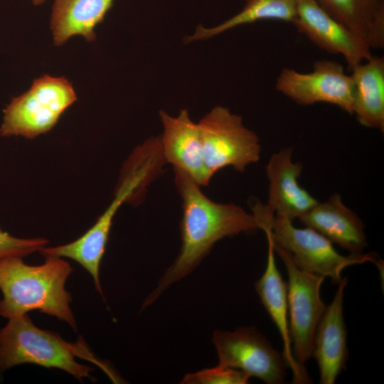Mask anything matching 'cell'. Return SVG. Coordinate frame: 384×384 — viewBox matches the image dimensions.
<instances>
[{"label":"cell","mask_w":384,"mask_h":384,"mask_svg":"<svg viewBox=\"0 0 384 384\" xmlns=\"http://www.w3.org/2000/svg\"><path fill=\"white\" fill-rule=\"evenodd\" d=\"M292 23L323 50L342 55L350 70L372 57V49L365 40L314 0H298L297 16Z\"/></svg>","instance_id":"8fae6325"},{"label":"cell","mask_w":384,"mask_h":384,"mask_svg":"<svg viewBox=\"0 0 384 384\" xmlns=\"http://www.w3.org/2000/svg\"><path fill=\"white\" fill-rule=\"evenodd\" d=\"M330 16L360 36L371 49L384 47L383 0H314Z\"/></svg>","instance_id":"ac0fdd59"},{"label":"cell","mask_w":384,"mask_h":384,"mask_svg":"<svg viewBox=\"0 0 384 384\" xmlns=\"http://www.w3.org/2000/svg\"><path fill=\"white\" fill-rule=\"evenodd\" d=\"M92 358L84 342L71 343L59 334L36 326L28 314L9 319L0 330V373L18 365L29 363L58 368L82 381L93 369L75 361Z\"/></svg>","instance_id":"3957f363"},{"label":"cell","mask_w":384,"mask_h":384,"mask_svg":"<svg viewBox=\"0 0 384 384\" xmlns=\"http://www.w3.org/2000/svg\"><path fill=\"white\" fill-rule=\"evenodd\" d=\"M41 265H28L23 257L0 260V315L10 319L38 310L65 321L74 331L77 324L70 304L72 297L65 289L71 265L62 257H45Z\"/></svg>","instance_id":"7a4b0ae2"},{"label":"cell","mask_w":384,"mask_h":384,"mask_svg":"<svg viewBox=\"0 0 384 384\" xmlns=\"http://www.w3.org/2000/svg\"><path fill=\"white\" fill-rule=\"evenodd\" d=\"M347 282L344 277L338 284L334 299L326 305L314 334L311 356L317 363L321 384L335 383L346 368L348 350L343 303Z\"/></svg>","instance_id":"4fadbf2b"},{"label":"cell","mask_w":384,"mask_h":384,"mask_svg":"<svg viewBox=\"0 0 384 384\" xmlns=\"http://www.w3.org/2000/svg\"><path fill=\"white\" fill-rule=\"evenodd\" d=\"M204 163L214 175L232 166L244 171L259 161L261 145L257 135L245 126L241 116L223 106H215L198 123Z\"/></svg>","instance_id":"8992f818"},{"label":"cell","mask_w":384,"mask_h":384,"mask_svg":"<svg viewBox=\"0 0 384 384\" xmlns=\"http://www.w3.org/2000/svg\"><path fill=\"white\" fill-rule=\"evenodd\" d=\"M114 0H54L50 17L53 43L60 46L76 35L87 42L96 38L95 29Z\"/></svg>","instance_id":"2e32d148"},{"label":"cell","mask_w":384,"mask_h":384,"mask_svg":"<svg viewBox=\"0 0 384 384\" xmlns=\"http://www.w3.org/2000/svg\"><path fill=\"white\" fill-rule=\"evenodd\" d=\"M76 100L66 78L48 75L36 78L26 92L14 97L4 108L0 136L33 139L45 134Z\"/></svg>","instance_id":"277c9868"},{"label":"cell","mask_w":384,"mask_h":384,"mask_svg":"<svg viewBox=\"0 0 384 384\" xmlns=\"http://www.w3.org/2000/svg\"><path fill=\"white\" fill-rule=\"evenodd\" d=\"M44 238H19L3 231L0 228V260L11 257H26L48 245Z\"/></svg>","instance_id":"44dd1931"},{"label":"cell","mask_w":384,"mask_h":384,"mask_svg":"<svg viewBox=\"0 0 384 384\" xmlns=\"http://www.w3.org/2000/svg\"><path fill=\"white\" fill-rule=\"evenodd\" d=\"M267 265L262 276L255 284V291L280 334L282 355L292 370L293 383H309L311 380L306 368L296 361L293 355L288 321L287 286L276 265L274 244L270 237L267 236Z\"/></svg>","instance_id":"9a60e30c"},{"label":"cell","mask_w":384,"mask_h":384,"mask_svg":"<svg viewBox=\"0 0 384 384\" xmlns=\"http://www.w3.org/2000/svg\"><path fill=\"white\" fill-rule=\"evenodd\" d=\"M353 114L358 122L384 131V58L373 56L351 70Z\"/></svg>","instance_id":"e0dca14e"},{"label":"cell","mask_w":384,"mask_h":384,"mask_svg":"<svg viewBox=\"0 0 384 384\" xmlns=\"http://www.w3.org/2000/svg\"><path fill=\"white\" fill-rule=\"evenodd\" d=\"M163 127L160 138L161 152L166 162L186 173L200 186L209 184L213 176L206 167L198 123L190 117L187 110L173 117L161 110Z\"/></svg>","instance_id":"7c38bea8"},{"label":"cell","mask_w":384,"mask_h":384,"mask_svg":"<svg viewBox=\"0 0 384 384\" xmlns=\"http://www.w3.org/2000/svg\"><path fill=\"white\" fill-rule=\"evenodd\" d=\"M46 0H31L33 5L38 6L44 3Z\"/></svg>","instance_id":"7402d4cb"},{"label":"cell","mask_w":384,"mask_h":384,"mask_svg":"<svg viewBox=\"0 0 384 384\" xmlns=\"http://www.w3.org/2000/svg\"><path fill=\"white\" fill-rule=\"evenodd\" d=\"M212 341L218 364L242 370L267 384L284 383L288 366L282 353L255 326H240L233 331L216 330Z\"/></svg>","instance_id":"ba28073f"},{"label":"cell","mask_w":384,"mask_h":384,"mask_svg":"<svg viewBox=\"0 0 384 384\" xmlns=\"http://www.w3.org/2000/svg\"><path fill=\"white\" fill-rule=\"evenodd\" d=\"M174 172L175 184L183 201L181 247L174 262L144 300L142 309L153 304L173 283L191 273L216 242L258 229L252 214L235 203L213 201L186 173L178 169Z\"/></svg>","instance_id":"6da1fadb"},{"label":"cell","mask_w":384,"mask_h":384,"mask_svg":"<svg viewBox=\"0 0 384 384\" xmlns=\"http://www.w3.org/2000/svg\"><path fill=\"white\" fill-rule=\"evenodd\" d=\"M299 219L350 254H363L368 245L362 220L344 205L338 193L323 203L318 202Z\"/></svg>","instance_id":"5bb4252c"},{"label":"cell","mask_w":384,"mask_h":384,"mask_svg":"<svg viewBox=\"0 0 384 384\" xmlns=\"http://www.w3.org/2000/svg\"><path fill=\"white\" fill-rule=\"evenodd\" d=\"M265 233L274 245L289 255L299 269L330 277L334 284L340 282L343 270L348 266L370 262L380 267V262L370 254L341 255L323 235L309 227L297 228L286 218L274 215L270 230Z\"/></svg>","instance_id":"5b68a950"},{"label":"cell","mask_w":384,"mask_h":384,"mask_svg":"<svg viewBox=\"0 0 384 384\" xmlns=\"http://www.w3.org/2000/svg\"><path fill=\"white\" fill-rule=\"evenodd\" d=\"M292 152L290 147L283 149L273 154L267 164V203L263 205L257 202L252 207L257 227L264 231L270 229L274 215L293 221L318 203L299 184L302 164L293 161Z\"/></svg>","instance_id":"30bf717a"},{"label":"cell","mask_w":384,"mask_h":384,"mask_svg":"<svg viewBox=\"0 0 384 384\" xmlns=\"http://www.w3.org/2000/svg\"><path fill=\"white\" fill-rule=\"evenodd\" d=\"M274 248L288 275L287 303L293 355L304 366L311 357L314 334L326 306L320 294L325 277L302 270L285 250L275 245Z\"/></svg>","instance_id":"52a82bcc"},{"label":"cell","mask_w":384,"mask_h":384,"mask_svg":"<svg viewBox=\"0 0 384 384\" xmlns=\"http://www.w3.org/2000/svg\"><path fill=\"white\" fill-rule=\"evenodd\" d=\"M240 12L214 27L198 25L193 34L185 38V43L203 41L235 27L263 20L292 23L297 16L298 0H242Z\"/></svg>","instance_id":"d6986e66"},{"label":"cell","mask_w":384,"mask_h":384,"mask_svg":"<svg viewBox=\"0 0 384 384\" xmlns=\"http://www.w3.org/2000/svg\"><path fill=\"white\" fill-rule=\"evenodd\" d=\"M275 87L299 105L326 102L353 114L352 77L345 73L342 65L334 60H317L311 72L307 73L284 68L276 80Z\"/></svg>","instance_id":"9c48e42d"},{"label":"cell","mask_w":384,"mask_h":384,"mask_svg":"<svg viewBox=\"0 0 384 384\" xmlns=\"http://www.w3.org/2000/svg\"><path fill=\"white\" fill-rule=\"evenodd\" d=\"M250 376L242 370L218 364L193 373L186 374L182 384H246Z\"/></svg>","instance_id":"ffe728a7"}]
</instances>
